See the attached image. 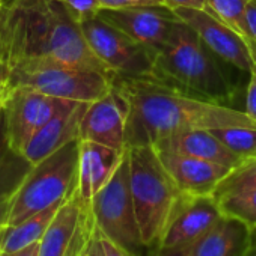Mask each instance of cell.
<instances>
[{"mask_svg":"<svg viewBox=\"0 0 256 256\" xmlns=\"http://www.w3.org/2000/svg\"><path fill=\"white\" fill-rule=\"evenodd\" d=\"M130 158V187L144 242L158 246L170 214L182 196L164 169L154 146L126 148Z\"/></svg>","mask_w":256,"mask_h":256,"instance_id":"obj_4","label":"cell"},{"mask_svg":"<svg viewBox=\"0 0 256 256\" xmlns=\"http://www.w3.org/2000/svg\"><path fill=\"white\" fill-rule=\"evenodd\" d=\"M90 102L70 101L32 138L23 154L32 164H38L65 145L78 139L80 125Z\"/></svg>","mask_w":256,"mask_h":256,"instance_id":"obj_14","label":"cell"},{"mask_svg":"<svg viewBox=\"0 0 256 256\" xmlns=\"http://www.w3.org/2000/svg\"><path fill=\"white\" fill-rule=\"evenodd\" d=\"M78 162L80 139H76L46 160L34 164L26 181L11 200L6 224H18L71 198L77 188Z\"/></svg>","mask_w":256,"mask_h":256,"instance_id":"obj_5","label":"cell"},{"mask_svg":"<svg viewBox=\"0 0 256 256\" xmlns=\"http://www.w3.org/2000/svg\"><path fill=\"white\" fill-rule=\"evenodd\" d=\"M35 59H53L110 74L94 56L80 23L62 2L11 0L0 8V62L11 70Z\"/></svg>","mask_w":256,"mask_h":256,"instance_id":"obj_2","label":"cell"},{"mask_svg":"<svg viewBox=\"0 0 256 256\" xmlns=\"http://www.w3.org/2000/svg\"><path fill=\"white\" fill-rule=\"evenodd\" d=\"M125 107L118 92L112 88L106 96L89 104L80 125L78 139L125 151Z\"/></svg>","mask_w":256,"mask_h":256,"instance_id":"obj_13","label":"cell"},{"mask_svg":"<svg viewBox=\"0 0 256 256\" xmlns=\"http://www.w3.org/2000/svg\"><path fill=\"white\" fill-rule=\"evenodd\" d=\"M222 144L241 162L256 158V128L253 126H228L211 130Z\"/></svg>","mask_w":256,"mask_h":256,"instance_id":"obj_22","label":"cell"},{"mask_svg":"<svg viewBox=\"0 0 256 256\" xmlns=\"http://www.w3.org/2000/svg\"><path fill=\"white\" fill-rule=\"evenodd\" d=\"M101 10H119L132 6H152V5H166L164 0H98Z\"/></svg>","mask_w":256,"mask_h":256,"instance_id":"obj_27","label":"cell"},{"mask_svg":"<svg viewBox=\"0 0 256 256\" xmlns=\"http://www.w3.org/2000/svg\"><path fill=\"white\" fill-rule=\"evenodd\" d=\"M100 240H101V244H102V248H104L106 256H130L124 248H120L118 244H114L113 241H110L108 238H106L101 232H100Z\"/></svg>","mask_w":256,"mask_h":256,"instance_id":"obj_32","label":"cell"},{"mask_svg":"<svg viewBox=\"0 0 256 256\" xmlns=\"http://www.w3.org/2000/svg\"><path fill=\"white\" fill-rule=\"evenodd\" d=\"M80 26L90 52L112 76L150 77L154 74L156 56L133 38L98 16L82 22Z\"/></svg>","mask_w":256,"mask_h":256,"instance_id":"obj_8","label":"cell"},{"mask_svg":"<svg viewBox=\"0 0 256 256\" xmlns=\"http://www.w3.org/2000/svg\"><path fill=\"white\" fill-rule=\"evenodd\" d=\"M96 229L130 256H144V242L130 187L128 150L112 180L94 196L90 204Z\"/></svg>","mask_w":256,"mask_h":256,"instance_id":"obj_7","label":"cell"},{"mask_svg":"<svg viewBox=\"0 0 256 256\" xmlns=\"http://www.w3.org/2000/svg\"><path fill=\"white\" fill-rule=\"evenodd\" d=\"M96 16L148 48L154 56L164 47L174 26L180 22L175 11L166 5L119 10L102 8Z\"/></svg>","mask_w":256,"mask_h":256,"instance_id":"obj_11","label":"cell"},{"mask_svg":"<svg viewBox=\"0 0 256 256\" xmlns=\"http://www.w3.org/2000/svg\"><path fill=\"white\" fill-rule=\"evenodd\" d=\"M59 2H62V5L78 23L95 17L101 10L98 0H59Z\"/></svg>","mask_w":256,"mask_h":256,"instance_id":"obj_26","label":"cell"},{"mask_svg":"<svg viewBox=\"0 0 256 256\" xmlns=\"http://www.w3.org/2000/svg\"><path fill=\"white\" fill-rule=\"evenodd\" d=\"M205 2H206V10L222 18L240 35L247 38L244 10L248 0H205Z\"/></svg>","mask_w":256,"mask_h":256,"instance_id":"obj_24","label":"cell"},{"mask_svg":"<svg viewBox=\"0 0 256 256\" xmlns=\"http://www.w3.org/2000/svg\"><path fill=\"white\" fill-rule=\"evenodd\" d=\"M2 6H4V5H2V2H0V8H2Z\"/></svg>","mask_w":256,"mask_h":256,"instance_id":"obj_43","label":"cell"},{"mask_svg":"<svg viewBox=\"0 0 256 256\" xmlns=\"http://www.w3.org/2000/svg\"><path fill=\"white\" fill-rule=\"evenodd\" d=\"M126 116V148L154 146L157 142L192 130L253 126L244 110L190 96L154 77H112Z\"/></svg>","mask_w":256,"mask_h":256,"instance_id":"obj_1","label":"cell"},{"mask_svg":"<svg viewBox=\"0 0 256 256\" xmlns=\"http://www.w3.org/2000/svg\"><path fill=\"white\" fill-rule=\"evenodd\" d=\"M244 23L247 29V38L256 41V0H248L244 10Z\"/></svg>","mask_w":256,"mask_h":256,"instance_id":"obj_29","label":"cell"},{"mask_svg":"<svg viewBox=\"0 0 256 256\" xmlns=\"http://www.w3.org/2000/svg\"><path fill=\"white\" fill-rule=\"evenodd\" d=\"M151 256H188L187 248H176V247H164L156 246L151 248Z\"/></svg>","mask_w":256,"mask_h":256,"instance_id":"obj_33","label":"cell"},{"mask_svg":"<svg viewBox=\"0 0 256 256\" xmlns=\"http://www.w3.org/2000/svg\"><path fill=\"white\" fill-rule=\"evenodd\" d=\"M0 2H2V5H6V4L11 2V0H0Z\"/></svg>","mask_w":256,"mask_h":256,"instance_id":"obj_40","label":"cell"},{"mask_svg":"<svg viewBox=\"0 0 256 256\" xmlns=\"http://www.w3.org/2000/svg\"><path fill=\"white\" fill-rule=\"evenodd\" d=\"M157 151L181 154L193 158H200L216 164L236 169L244 162L234 156L211 130H192L169 136L154 145Z\"/></svg>","mask_w":256,"mask_h":256,"instance_id":"obj_17","label":"cell"},{"mask_svg":"<svg viewBox=\"0 0 256 256\" xmlns=\"http://www.w3.org/2000/svg\"><path fill=\"white\" fill-rule=\"evenodd\" d=\"M64 202L56 204L18 224H2L0 226V253H17L35 242H40L53 222L56 212Z\"/></svg>","mask_w":256,"mask_h":256,"instance_id":"obj_21","label":"cell"},{"mask_svg":"<svg viewBox=\"0 0 256 256\" xmlns=\"http://www.w3.org/2000/svg\"><path fill=\"white\" fill-rule=\"evenodd\" d=\"M125 151L95 142L80 140L78 180L76 193L82 206L90 208L94 196L112 180L125 157Z\"/></svg>","mask_w":256,"mask_h":256,"instance_id":"obj_16","label":"cell"},{"mask_svg":"<svg viewBox=\"0 0 256 256\" xmlns=\"http://www.w3.org/2000/svg\"><path fill=\"white\" fill-rule=\"evenodd\" d=\"M246 256H256V228L252 229V244Z\"/></svg>","mask_w":256,"mask_h":256,"instance_id":"obj_37","label":"cell"},{"mask_svg":"<svg viewBox=\"0 0 256 256\" xmlns=\"http://www.w3.org/2000/svg\"><path fill=\"white\" fill-rule=\"evenodd\" d=\"M110 74L53 59H35L10 70L6 86H28L44 95L94 102L112 90Z\"/></svg>","mask_w":256,"mask_h":256,"instance_id":"obj_6","label":"cell"},{"mask_svg":"<svg viewBox=\"0 0 256 256\" xmlns=\"http://www.w3.org/2000/svg\"><path fill=\"white\" fill-rule=\"evenodd\" d=\"M247 44H248V48H250V54H252V59H253V64H254V68H256V41L247 38Z\"/></svg>","mask_w":256,"mask_h":256,"instance_id":"obj_38","label":"cell"},{"mask_svg":"<svg viewBox=\"0 0 256 256\" xmlns=\"http://www.w3.org/2000/svg\"><path fill=\"white\" fill-rule=\"evenodd\" d=\"M174 11L222 62L247 74L254 70L247 38L240 35L222 18L200 8H178Z\"/></svg>","mask_w":256,"mask_h":256,"instance_id":"obj_10","label":"cell"},{"mask_svg":"<svg viewBox=\"0 0 256 256\" xmlns=\"http://www.w3.org/2000/svg\"><path fill=\"white\" fill-rule=\"evenodd\" d=\"M250 188H256V158L246 162L236 169H234L217 187L214 198L217 199L228 193L250 190Z\"/></svg>","mask_w":256,"mask_h":256,"instance_id":"obj_25","label":"cell"},{"mask_svg":"<svg viewBox=\"0 0 256 256\" xmlns=\"http://www.w3.org/2000/svg\"><path fill=\"white\" fill-rule=\"evenodd\" d=\"M217 200L224 216L238 218L252 229L256 228V188L228 193Z\"/></svg>","mask_w":256,"mask_h":256,"instance_id":"obj_23","label":"cell"},{"mask_svg":"<svg viewBox=\"0 0 256 256\" xmlns=\"http://www.w3.org/2000/svg\"><path fill=\"white\" fill-rule=\"evenodd\" d=\"M10 78V70L5 64L0 62V86H6Z\"/></svg>","mask_w":256,"mask_h":256,"instance_id":"obj_36","label":"cell"},{"mask_svg":"<svg viewBox=\"0 0 256 256\" xmlns=\"http://www.w3.org/2000/svg\"><path fill=\"white\" fill-rule=\"evenodd\" d=\"M252 244V228L238 218L223 217L193 246L188 256H246Z\"/></svg>","mask_w":256,"mask_h":256,"instance_id":"obj_18","label":"cell"},{"mask_svg":"<svg viewBox=\"0 0 256 256\" xmlns=\"http://www.w3.org/2000/svg\"><path fill=\"white\" fill-rule=\"evenodd\" d=\"M223 217L218 200L211 196L184 194L176 202L158 246L188 248Z\"/></svg>","mask_w":256,"mask_h":256,"instance_id":"obj_12","label":"cell"},{"mask_svg":"<svg viewBox=\"0 0 256 256\" xmlns=\"http://www.w3.org/2000/svg\"><path fill=\"white\" fill-rule=\"evenodd\" d=\"M70 100L53 98L28 86H5L2 110L12 146L23 152L32 138Z\"/></svg>","mask_w":256,"mask_h":256,"instance_id":"obj_9","label":"cell"},{"mask_svg":"<svg viewBox=\"0 0 256 256\" xmlns=\"http://www.w3.org/2000/svg\"><path fill=\"white\" fill-rule=\"evenodd\" d=\"M248 86H247V94H246V108L244 112L256 120V68L248 74Z\"/></svg>","mask_w":256,"mask_h":256,"instance_id":"obj_28","label":"cell"},{"mask_svg":"<svg viewBox=\"0 0 256 256\" xmlns=\"http://www.w3.org/2000/svg\"><path fill=\"white\" fill-rule=\"evenodd\" d=\"M0 256H14V254H11V253H0Z\"/></svg>","mask_w":256,"mask_h":256,"instance_id":"obj_42","label":"cell"},{"mask_svg":"<svg viewBox=\"0 0 256 256\" xmlns=\"http://www.w3.org/2000/svg\"><path fill=\"white\" fill-rule=\"evenodd\" d=\"M157 154L164 169L184 194L214 196L217 187L234 170L222 164L181 154L164 151H157Z\"/></svg>","mask_w":256,"mask_h":256,"instance_id":"obj_15","label":"cell"},{"mask_svg":"<svg viewBox=\"0 0 256 256\" xmlns=\"http://www.w3.org/2000/svg\"><path fill=\"white\" fill-rule=\"evenodd\" d=\"M0 118H2V98H0Z\"/></svg>","mask_w":256,"mask_h":256,"instance_id":"obj_41","label":"cell"},{"mask_svg":"<svg viewBox=\"0 0 256 256\" xmlns=\"http://www.w3.org/2000/svg\"><path fill=\"white\" fill-rule=\"evenodd\" d=\"M4 90H5V86H0V98L4 96Z\"/></svg>","mask_w":256,"mask_h":256,"instance_id":"obj_39","label":"cell"},{"mask_svg":"<svg viewBox=\"0 0 256 256\" xmlns=\"http://www.w3.org/2000/svg\"><path fill=\"white\" fill-rule=\"evenodd\" d=\"M218 60L199 35L180 20L156 56L151 77L190 96L229 106L234 88Z\"/></svg>","mask_w":256,"mask_h":256,"instance_id":"obj_3","label":"cell"},{"mask_svg":"<svg viewBox=\"0 0 256 256\" xmlns=\"http://www.w3.org/2000/svg\"><path fill=\"white\" fill-rule=\"evenodd\" d=\"M82 256H106L104 253V248H102V244H101V240H100V232L95 226V232L90 238V241L88 242L84 252Z\"/></svg>","mask_w":256,"mask_h":256,"instance_id":"obj_30","label":"cell"},{"mask_svg":"<svg viewBox=\"0 0 256 256\" xmlns=\"http://www.w3.org/2000/svg\"><path fill=\"white\" fill-rule=\"evenodd\" d=\"M10 210H11V200L10 202H4L0 204V226L8 223V217H10Z\"/></svg>","mask_w":256,"mask_h":256,"instance_id":"obj_35","label":"cell"},{"mask_svg":"<svg viewBox=\"0 0 256 256\" xmlns=\"http://www.w3.org/2000/svg\"><path fill=\"white\" fill-rule=\"evenodd\" d=\"M14 256H40V242H35V244L14 253Z\"/></svg>","mask_w":256,"mask_h":256,"instance_id":"obj_34","label":"cell"},{"mask_svg":"<svg viewBox=\"0 0 256 256\" xmlns=\"http://www.w3.org/2000/svg\"><path fill=\"white\" fill-rule=\"evenodd\" d=\"M32 168L34 164L26 158V156L12 146L6 134L2 110V118H0V204L12 200Z\"/></svg>","mask_w":256,"mask_h":256,"instance_id":"obj_20","label":"cell"},{"mask_svg":"<svg viewBox=\"0 0 256 256\" xmlns=\"http://www.w3.org/2000/svg\"><path fill=\"white\" fill-rule=\"evenodd\" d=\"M166 6L172 10L178 8H200L206 10V2L205 0H164Z\"/></svg>","mask_w":256,"mask_h":256,"instance_id":"obj_31","label":"cell"},{"mask_svg":"<svg viewBox=\"0 0 256 256\" xmlns=\"http://www.w3.org/2000/svg\"><path fill=\"white\" fill-rule=\"evenodd\" d=\"M82 212L77 193L68 198L40 241V256H66Z\"/></svg>","mask_w":256,"mask_h":256,"instance_id":"obj_19","label":"cell"}]
</instances>
